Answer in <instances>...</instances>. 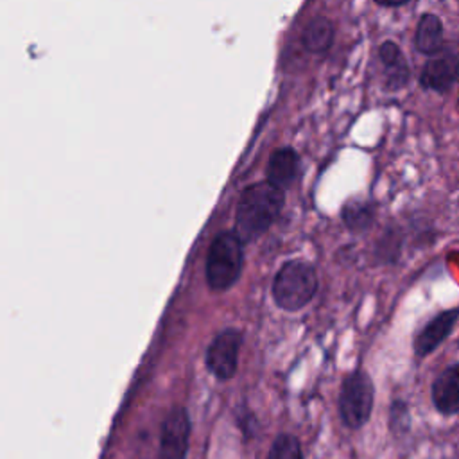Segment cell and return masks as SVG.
<instances>
[{
    "label": "cell",
    "instance_id": "cell-1",
    "mask_svg": "<svg viewBox=\"0 0 459 459\" xmlns=\"http://www.w3.org/2000/svg\"><path fill=\"white\" fill-rule=\"evenodd\" d=\"M283 203V190L276 188L269 181H258L244 188L235 212L237 235L244 242L258 238L278 219Z\"/></svg>",
    "mask_w": 459,
    "mask_h": 459
},
{
    "label": "cell",
    "instance_id": "cell-2",
    "mask_svg": "<svg viewBox=\"0 0 459 459\" xmlns=\"http://www.w3.org/2000/svg\"><path fill=\"white\" fill-rule=\"evenodd\" d=\"M319 280L316 267L301 258L285 262L274 274L271 294L278 308L298 312L305 308L317 294Z\"/></svg>",
    "mask_w": 459,
    "mask_h": 459
},
{
    "label": "cell",
    "instance_id": "cell-3",
    "mask_svg": "<svg viewBox=\"0 0 459 459\" xmlns=\"http://www.w3.org/2000/svg\"><path fill=\"white\" fill-rule=\"evenodd\" d=\"M375 407V384L369 373L362 368H355L348 371L339 387L337 396V411L341 423L350 430L362 429Z\"/></svg>",
    "mask_w": 459,
    "mask_h": 459
},
{
    "label": "cell",
    "instance_id": "cell-4",
    "mask_svg": "<svg viewBox=\"0 0 459 459\" xmlns=\"http://www.w3.org/2000/svg\"><path fill=\"white\" fill-rule=\"evenodd\" d=\"M242 246L244 240L235 230L213 238L206 256V281L213 290H226L238 280L244 262Z\"/></svg>",
    "mask_w": 459,
    "mask_h": 459
},
{
    "label": "cell",
    "instance_id": "cell-5",
    "mask_svg": "<svg viewBox=\"0 0 459 459\" xmlns=\"http://www.w3.org/2000/svg\"><path fill=\"white\" fill-rule=\"evenodd\" d=\"M242 335L235 328L222 330L215 335L206 350V368L219 380H230L238 364V350H240Z\"/></svg>",
    "mask_w": 459,
    "mask_h": 459
},
{
    "label": "cell",
    "instance_id": "cell-6",
    "mask_svg": "<svg viewBox=\"0 0 459 459\" xmlns=\"http://www.w3.org/2000/svg\"><path fill=\"white\" fill-rule=\"evenodd\" d=\"M420 86L429 91L445 93L459 82V52L443 48L430 56L420 72Z\"/></svg>",
    "mask_w": 459,
    "mask_h": 459
},
{
    "label": "cell",
    "instance_id": "cell-7",
    "mask_svg": "<svg viewBox=\"0 0 459 459\" xmlns=\"http://www.w3.org/2000/svg\"><path fill=\"white\" fill-rule=\"evenodd\" d=\"M459 319V308H446L430 317L412 337V353L418 359H425L434 353L452 333Z\"/></svg>",
    "mask_w": 459,
    "mask_h": 459
},
{
    "label": "cell",
    "instance_id": "cell-8",
    "mask_svg": "<svg viewBox=\"0 0 459 459\" xmlns=\"http://www.w3.org/2000/svg\"><path fill=\"white\" fill-rule=\"evenodd\" d=\"M190 437V418L183 407H172L163 420L160 459H185Z\"/></svg>",
    "mask_w": 459,
    "mask_h": 459
},
{
    "label": "cell",
    "instance_id": "cell-9",
    "mask_svg": "<svg viewBox=\"0 0 459 459\" xmlns=\"http://www.w3.org/2000/svg\"><path fill=\"white\" fill-rule=\"evenodd\" d=\"M430 400L441 416L459 414V360L448 364L430 385Z\"/></svg>",
    "mask_w": 459,
    "mask_h": 459
},
{
    "label": "cell",
    "instance_id": "cell-10",
    "mask_svg": "<svg viewBox=\"0 0 459 459\" xmlns=\"http://www.w3.org/2000/svg\"><path fill=\"white\" fill-rule=\"evenodd\" d=\"M378 59L382 65L384 88L387 91H398L407 86L411 79V66L396 41L385 39L378 47Z\"/></svg>",
    "mask_w": 459,
    "mask_h": 459
},
{
    "label": "cell",
    "instance_id": "cell-11",
    "mask_svg": "<svg viewBox=\"0 0 459 459\" xmlns=\"http://www.w3.org/2000/svg\"><path fill=\"white\" fill-rule=\"evenodd\" d=\"M414 48L423 56H436L445 48V25L436 13H423L414 29Z\"/></svg>",
    "mask_w": 459,
    "mask_h": 459
},
{
    "label": "cell",
    "instance_id": "cell-12",
    "mask_svg": "<svg viewBox=\"0 0 459 459\" xmlns=\"http://www.w3.org/2000/svg\"><path fill=\"white\" fill-rule=\"evenodd\" d=\"M298 169H299V154L292 147H280L269 156L267 169H265V181H269L271 185L285 192V188H289L296 179Z\"/></svg>",
    "mask_w": 459,
    "mask_h": 459
},
{
    "label": "cell",
    "instance_id": "cell-13",
    "mask_svg": "<svg viewBox=\"0 0 459 459\" xmlns=\"http://www.w3.org/2000/svg\"><path fill=\"white\" fill-rule=\"evenodd\" d=\"M377 213H378V204L371 199L350 197L341 206L342 226L353 235L369 231L377 221Z\"/></svg>",
    "mask_w": 459,
    "mask_h": 459
},
{
    "label": "cell",
    "instance_id": "cell-14",
    "mask_svg": "<svg viewBox=\"0 0 459 459\" xmlns=\"http://www.w3.org/2000/svg\"><path fill=\"white\" fill-rule=\"evenodd\" d=\"M405 233L402 226L391 222L384 226L373 244V262L377 265H394L402 258Z\"/></svg>",
    "mask_w": 459,
    "mask_h": 459
},
{
    "label": "cell",
    "instance_id": "cell-15",
    "mask_svg": "<svg viewBox=\"0 0 459 459\" xmlns=\"http://www.w3.org/2000/svg\"><path fill=\"white\" fill-rule=\"evenodd\" d=\"M335 39V25L326 16H314L303 29L301 43L310 54H326Z\"/></svg>",
    "mask_w": 459,
    "mask_h": 459
},
{
    "label": "cell",
    "instance_id": "cell-16",
    "mask_svg": "<svg viewBox=\"0 0 459 459\" xmlns=\"http://www.w3.org/2000/svg\"><path fill=\"white\" fill-rule=\"evenodd\" d=\"M412 429L411 407L403 398H394L387 409V430L393 437H403Z\"/></svg>",
    "mask_w": 459,
    "mask_h": 459
},
{
    "label": "cell",
    "instance_id": "cell-17",
    "mask_svg": "<svg viewBox=\"0 0 459 459\" xmlns=\"http://www.w3.org/2000/svg\"><path fill=\"white\" fill-rule=\"evenodd\" d=\"M267 459H303L299 439L292 434H278L267 452Z\"/></svg>",
    "mask_w": 459,
    "mask_h": 459
},
{
    "label": "cell",
    "instance_id": "cell-18",
    "mask_svg": "<svg viewBox=\"0 0 459 459\" xmlns=\"http://www.w3.org/2000/svg\"><path fill=\"white\" fill-rule=\"evenodd\" d=\"M373 2L382 7H402V5L409 4L411 0H373Z\"/></svg>",
    "mask_w": 459,
    "mask_h": 459
},
{
    "label": "cell",
    "instance_id": "cell-19",
    "mask_svg": "<svg viewBox=\"0 0 459 459\" xmlns=\"http://www.w3.org/2000/svg\"><path fill=\"white\" fill-rule=\"evenodd\" d=\"M455 208H457V212H459V197H457V201H455Z\"/></svg>",
    "mask_w": 459,
    "mask_h": 459
},
{
    "label": "cell",
    "instance_id": "cell-20",
    "mask_svg": "<svg viewBox=\"0 0 459 459\" xmlns=\"http://www.w3.org/2000/svg\"><path fill=\"white\" fill-rule=\"evenodd\" d=\"M457 2H459V0H457Z\"/></svg>",
    "mask_w": 459,
    "mask_h": 459
}]
</instances>
